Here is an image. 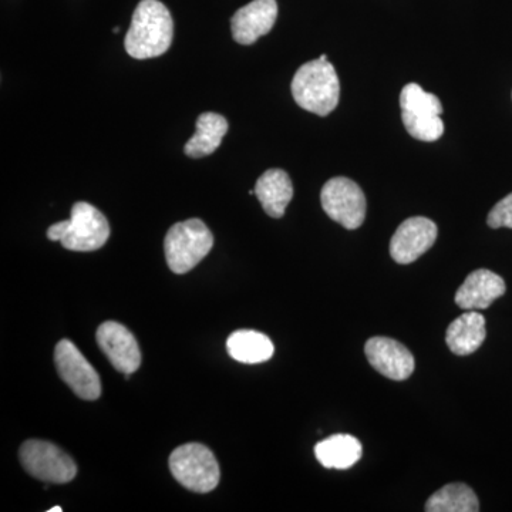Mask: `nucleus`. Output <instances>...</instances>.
Segmentation results:
<instances>
[{
  "label": "nucleus",
  "mask_w": 512,
  "mask_h": 512,
  "mask_svg": "<svg viewBox=\"0 0 512 512\" xmlns=\"http://www.w3.org/2000/svg\"><path fill=\"white\" fill-rule=\"evenodd\" d=\"M400 109L407 133L416 140L433 143L443 136V106L436 94L424 92L417 83L407 84L400 94Z\"/></svg>",
  "instance_id": "6"
},
{
  "label": "nucleus",
  "mask_w": 512,
  "mask_h": 512,
  "mask_svg": "<svg viewBox=\"0 0 512 512\" xmlns=\"http://www.w3.org/2000/svg\"><path fill=\"white\" fill-rule=\"evenodd\" d=\"M362 443L349 434H335L315 446V456L329 470H348L362 458Z\"/></svg>",
  "instance_id": "17"
},
{
  "label": "nucleus",
  "mask_w": 512,
  "mask_h": 512,
  "mask_svg": "<svg viewBox=\"0 0 512 512\" xmlns=\"http://www.w3.org/2000/svg\"><path fill=\"white\" fill-rule=\"evenodd\" d=\"M63 511V508L62 507H53V508H50L49 512H62Z\"/></svg>",
  "instance_id": "22"
},
{
  "label": "nucleus",
  "mask_w": 512,
  "mask_h": 512,
  "mask_svg": "<svg viewBox=\"0 0 512 512\" xmlns=\"http://www.w3.org/2000/svg\"><path fill=\"white\" fill-rule=\"evenodd\" d=\"M427 512H478L480 503L476 493L466 484L444 485L426 503Z\"/></svg>",
  "instance_id": "20"
},
{
  "label": "nucleus",
  "mask_w": 512,
  "mask_h": 512,
  "mask_svg": "<svg viewBox=\"0 0 512 512\" xmlns=\"http://www.w3.org/2000/svg\"><path fill=\"white\" fill-rule=\"evenodd\" d=\"M228 355L237 362L256 365L274 356L272 340L256 330H237L227 340Z\"/></svg>",
  "instance_id": "19"
},
{
  "label": "nucleus",
  "mask_w": 512,
  "mask_h": 512,
  "mask_svg": "<svg viewBox=\"0 0 512 512\" xmlns=\"http://www.w3.org/2000/svg\"><path fill=\"white\" fill-rule=\"evenodd\" d=\"M323 211L346 229L362 227L366 218V197L362 188L346 177H335L320 192Z\"/></svg>",
  "instance_id": "8"
},
{
  "label": "nucleus",
  "mask_w": 512,
  "mask_h": 512,
  "mask_svg": "<svg viewBox=\"0 0 512 512\" xmlns=\"http://www.w3.org/2000/svg\"><path fill=\"white\" fill-rule=\"evenodd\" d=\"M19 457L26 473L43 483L67 484L77 476L73 458L49 441H25Z\"/></svg>",
  "instance_id": "7"
},
{
  "label": "nucleus",
  "mask_w": 512,
  "mask_h": 512,
  "mask_svg": "<svg viewBox=\"0 0 512 512\" xmlns=\"http://www.w3.org/2000/svg\"><path fill=\"white\" fill-rule=\"evenodd\" d=\"M255 195L269 217L282 218L293 197V185L284 170L265 171L255 184Z\"/></svg>",
  "instance_id": "16"
},
{
  "label": "nucleus",
  "mask_w": 512,
  "mask_h": 512,
  "mask_svg": "<svg viewBox=\"0 0 512 512\" xmlns=\"http://www.w3.org/2000/svg\"><path fill=\"white\" fill-rule=\"evenodd\" d=\"M365 353L370 365L387 379L403 382L413 375L414 357L397 340L376 336L367 340Z\"/></svg>",
  "instance_id": "12"
},
{
  "label": "nucleus",
  "mask_w": 512,
  "mask_h": 512,
  "mask_svg": "<svg viewBox=\"0 0 512 512\" xmlns=\"http://www.w3.org/2000/svg\"><path fill=\"white\" fill-rule=\"evenodd\" d=\"M488 227L511 228L512 229V192L503 198L498 204H495L487 218Z\"/></svg>",
  "instance_id": "21"
},
{
  "label": "nucleus",
  "mask_w": 512,
  "mask_h": 512,
  "mask_svg": "<svg viewBox=\"0 0 512 512\" xmlns=\"http://www.w3.org/2000/svg\"><path fill=\"white\" fill-rule=\"evenodd\" d=\"M487 338L485 318L477 311H467L450 323L446 333L448 349L457 356L473 355Z\"/></svg>",
  "instance_id": "15"
},
{
  "label": "nucleus",
  "mask_w": 512,
  "mask_h": 512,
  "mask_svg": "<svg viewBox=\"0 0 512 512\" xmlns=\"http://www.w3.org/2000/svg\"><path fill=\"white\" fill-rule=\"evenodd\" d=\"M168 464L175 480L192 493H211L220 484V464L210 448L200 443L175 448Z\"/></svg>",
  "instance_id": "5"
},
{
  "label": "nucleus",
  "mask_w": 512,
  "mask_h": 512,
  "mask_svg": "<svg viewBox=\"0 0 512 512\" xmlns=\"http://www.w3.org/2000/svg\"><path fill=\"white\" fill-rule=\"evenodd\" d=\"M174 22L170 10L158 0H141L134 10L124 47L137 60L153 59L170 49Z\"/></svg>",
  "instance_id": "1"
},
{
  "label": "nucleus",
  "mask_w": 512,
  "mask_h": 512,
  "mask_svg": "<svg viewBox=\"0 0 512 512\" xmlns=\"http://www.w3.org/2000/svg\"><path fill=\"white\" fill-rule=\"evenodd\" d=\"M276 18H278L276 0H254L232 16V36L239 45H252L259 37L271 32Z\"/></svg>",
  "instance_id": "13"
},
{
  "label": "nucleus",
  "mask_w": 512,
  "mask_h": 512,
  "mask_svg": "<svg viewBox=\"0 0 512 512\" xmlns=\"http://www.w3.org/2000/svg\"><path fill=\"white\" fill-rule=\"evenodd\" d=\"M96 340L117 372L133 375L141 365V352L133 333L117 322L101 323Z\"/></svg>",
  "instance_id": "11"
},
{
  "label": "nucleus",
  "mask_w": 512,
  "mask_h": 512,
  "mask_svg": "<svg viewBox=\"0 0 512 512\" xmlns=\"http://www.w3.org/2000/svg\"><path fill=\"white\" fill-rule=\"evenodd\" d=\"M292 96L301 109L326 117L338 107L340 83L329 60L315 59L299 67L292 80Z\"/></svg>",
  "instance_id": "2"
},
{
  "label": "nucleus",
  "mask_w": 512,
  "mask_h": 512,
  "mask_svg": "<svg viewBox=\"0 0 512 512\" xmlns=\"http://www.w3.org/2000/svg\"><path fill=\"white\" fill-rule=\"evenodd\" d=\"M437 235L439 228L429 218H409L394 232L390 241V255L397 264H413L433 247Z\"/></svg>",
  "instance_id": "10"
},
{
  "label": "nucleus",
  "mask_w": 512,
  "mask_h": 512,
  "mask_svg": "<svg viewBox=\"0 0 512 512\" xmlns=\"http://www.w3.org/2000/svg\"><path fill=\"white\" fill-rule=\"evenodd\" d=\"M55 365L60 379L73 390L76 396L89 402L99 399L100 377L73 342L63 339L57 343Z\"/></svg>",
  "instance_id": "9"
},
{
  "label": "nucleus",
  "mask_w": 512,
  "mask_h": 512,
  "mask_svg": "<svg viewBox=\"0 0 512 512\" xmlns=\"http://www.w3.org/2000/svg\"><path fill=\"white\" fill-rule=\"evenodd\" d=\"M214 237L207 225L192 218L173 225L164 239L168 268L177 275L187 274L210 254Z\"/></svg>",
  "instance_id": "4"
},
{
  "label": "nucleus",
  "mask_w": 512,
  "mask_h": 512,
  "mask_svg": "<svg viewBox=\"0 0 512 512\" xmlns=\"http://www.w3.org/2000/svg\"><path fill=\"white\" fill-rule=\"evenodd\" d=\"M227 131L228 121L221 114H201L197 120V131L185 144V154L191 158L210 156L221 146L222 138L225 137Z\"/></svg>",
  "instance_id": "18"
},
{
  "label": "nucleus",
  "mask_w": 512,
  "mask_h": 512,
  "mask_svg": "<svg viewBox=\"0 0 512 512\" xmlns=\"http://www.w3.org/2000/svg\"><path fill=\"white\" fill-rule=\"evenodd\" d=\"M507 291L504 279L488 269H477L458 288L456 303L464 311H483Z\"/></svg>",
  "instance_id": "14"
},
{
  "label": "nucleus",
  "mask_w": 512,
  "mask_h": 512,
  "mask_svg": "<svg viewBox=\"0 0 512 512\" xmlns=\"http://www.w3.org/2000/svg\"><path fill=\"white\" fill-rule=\"evenodd\" d=\"M119 30H120L119 28H114V29H113V32H114V33H119Z\"/></svg>",
  "instance_id": "23"
},
{
  "label": "nucleus",
  "mask_w": 512,
  "mask_h": 512,
  "mask_svg": "<svg viewBox=\"0 0 512 512\" xmlns=\"http://www.w3.org/2000/svg\"><path fill=\"white\" fill-rule=\"evenodd\" d=\"M50 241H59L63 248L74 252H92L103 248L110 238L107 218L89 202H76L72 217L47 229Z\"/></svg>",
  "instance_id": "3"
}]
</instances>
